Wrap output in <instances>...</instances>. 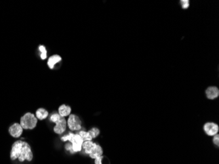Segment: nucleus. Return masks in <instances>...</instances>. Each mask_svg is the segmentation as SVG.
Segmentation results:
<instances>
[{"instance_id":"f257e3e1","label":"nucleus","mask_w":219,"mask_h":164,"mask_svg":"<svg viewBox=\"0 0 219 164\" xmlns=\"http://www.w3.org/2000/svg\"><path fill=\"white\" fill-rule=\"evenodd\" d=\"M10 158L12 160L18 159L21 162H23L25 160L31 162L33 159L31 147L26 142L20 140H16L12 145Z\"/></svg>"},{"instance_id":"f03ea898","label":"nucleus","mask_w":219,"mask_h":164,"mask_svg":"<svg viewBox=\"0 0 219 164\" xmlns=\"http://www.w3.org/2000/svg\"><path fill=\"white\" fill-rule=\"evenodd\" d=\"M61 140L62 141H67L68 140L72 143V150L73 152H78L82 150V145L83 143V140L82 139L78 133L73 134L71 132L68 133V135L63 136Z\"/></svg>"},{"instance_id":"7ed1b4c3","label":"nucleus","mask_w":219,"mask_h":164,"mask_svg":"<svg viewBox=\"0 0 219 164\" xmlns=\"http://www.w3.org/2000/svg\"><path fill=\"white\" fill-rule=\"evenodd\" d=\"M38 123L36 117L32 113L28 112L25 114L21 118V124L22 129H33L36 128Z\"/></svg>"},{"instance_id":"20e7f679","label":"nucleus","mask_w":219,"mask_h":164,"mask_svg":"<svg viewBox=\"0 0 219 164\" xmlns=\"http://www.w3.org/2000/svg\"><path fill=\"white\" fill-rule=\"evenodd\" d=\"M67 125L72 131H78L82 129V121L77 116L70 114L67 121Z\"/></svg>"},{"instance_id":"39448f33","label":"nucleus","mask_w":219,"mask_h":164,"mask_svg":"<svg viewBox=\"0 0 219 164\" xmlns=\"http://www.w3.org/2000/svg\"><path fill=\"white\" fill-rule=\"evenodd\" d=\"M203 130L205 133L209 136H215L218 134L219 127L217 123L213 122H207L203 125Z\"/></svg>"},{"instance_id":"423d86ee","label":"nucleus","mask_w":219,"mask_h":164,"mask_svg":"<svg viewBox=\"0 0 219 164\" xmlns=\"http://www.w3.org/2000/svg\"><path fill=\"white\" fill-rule=\"evenodd\" d=\"M56 125L54 127V131L56 134H62L66 131L67 122L65 117L60 116L59 119L56 123Z\"/></svg>"},{"instance_id":"0eeeda50","label":"nucleus","mask_w":219,"mask_h":164,"mask_svg":"<svg viewBox=\"0 0 219 164\" xmlns=\"http://www.w3.org/2000/svg\"><path fill=\"white\" fill-rule=\"evenodd\" d=\"M23 131V129L21 127V124L18 123H15L13 124L9 129V134L12 137H15V138H18V137H21Z\"/></svg>"},{"instance_id":"6e6552de","label":"nucleus","mask_w":219,"mask_h":164,"mask_svg":"<svg viewBox=\"0 0 219 164\" xmlns=\"http://www.w3.org/2000/svg\"><path fill=\"white\" fill-rule=\"evenodd\" d=\"M205 95H206L207 99L214 100L219 96V89L215 86L209 87L205 91Z\"/></svg>"},{"instance_id":"1a4fd4ad","label":"nucleus","mask_w":219,"mask_h":164,"mask_svg":"<svg viewBox=\"0 0 219 164\" xmlns=\"http://www.w3.org/2000/svg\"><path fill=\"white\" fill-rule=\"evenodd\" d=\"M102 154H103V150L102 148V147H101L99 145H98V144H96L95 146L94 147V148L92 150V151L90 152L89 155L92 159H96L98 157L102 156Z\"/></svg>"},{"instance_id":"9d476101","label":"nucleus","mask_w":219,"mask_h":164,"mask_svg":"<svg viewBox=\"0 0 219 164\" xmlns=\"http://www.w3.org/2000/svg\"><path fill=\"white\" fill-rule=\"evenodd\" d=\"M71 110L72 109L70 108V106L65 105H62L61 106H60V107L59 108V115L62 117L68 116L70 115Z\"/></svg>"},{"instance_id":"9b49d317","label":"nucleus","mask_w":219,"mask_h":164,"mask_svg":"<svg viewBox=\"0 0 219 164\" xmlns=\"http://www.w3.org/2000/svg\"><path fill=\"white\" fill-rule=\"evenodd\" d=\"M62 58L58 55H53L51 56H50L48 59V65L49 66V68L50 69H53L54 66H55V65L57 62H59L60 61H61Z\"/></svg>"},{"instance_id":"f8f14e48","label":"nucleus","mask_w":219,"mask_h":164,"mask_svg":"<svg viewBox=\"0 0 219 164\" xmlns=\"http://www.w3.org/2000/svg\"><path fill=\"white\" fill-rule=\"evenodd\" d=\"M97 143L93 142L92 141H84L82 145V148L85 150V152L87 154H89L90 152L92 151V150L95 146Z\"/></svg>"},{"instance_id":"ddd939ff","label":"nucleus","mask_w":219,"mask_h":164,"mask_svg":"<svg viewBox=\"0 0 219 164\" xmlns=\"http://www.w3.org/2000/svg\"><path fill=\"white\" fill-rule=\"evenodd\" d=\"M36 114L37 119L42 120V119H45V118H48L49 113L45 109L43 108H40L37 110Z\"/></svg>"},{"instance_id":"4468645a","label":"nucleus","mask_w":219,"mask_h":164,"mask_svg":"<svg viewBox=\"0 0 219 164\" xmlns=\"http://www.w3.org/2000/svg\"><path fill=\"white\" fill-rule=\"evenodd\" d=\"M78 135L82 137V139L83 140V141H92V138L90 136L88 131H81L78 133Z\"/></svg>"},{"instance_id":"2eb2a0df","label":"nucleus","mask_w":219,"mask_h":164,"mask_svg":"<svg viewBox=\"0 0 219 164\" xmlns=\"http://www.w3.org/2000/svg\"><path fill=\"white\" fill-rule=\"evenodd\" d=\"M88 133L90 136L91 137L92 139H95L97 137L99 136V135L100 134V130L97 128H93L91 130H89Z\"/></svg>"},{"instance_id":"dca6fc26","label":"nucleus","mask_w":219,"mask_h":164,"mask_svg":"<svg viewBox=\"0 0 219 164\" xmlns=\"http://www.w3.org/2000/svg\"><path fill=\"white\" fill-rule=\"evenodd\" d=\"M39 51H41V53H42L41 58L43 60L45 59L46 57H47V51H46L45 47L43 45H40L39 47Z\"/></svg>"},{"instance_id":"f3484780","label":"nucleus","mask_w":219,"mask_h":164,"mask_svg":"<svg viewBox=\"0 0 219 164\" xmlns=\"http://www.w3.org/2000/svg\"><path fill=\"white\" fill-rule=\"evenodd\" d=\"M60 118V116L59 115V114L55 113V114H53V115H51V116H50V121L53 122V123H56L59 119Z\"/></svg>"},{"instance_id":"a211bd4d","label":"nucleus","mask_w":219,"mask_h":164,"mask_svg":"<svg viewBox=\"0 0 219 164\" xmlns=\"http://www.w3.org/2000/svg\"><path fill=\"white\" fill-rule=\"evenodd\" d=\"M189 2L190 1H188V0H184V1L183 0H182V1H180L182 7H183V9H188L190 6Z\"/></svg>"},{"instance_id":"6ab92c4d","label":"nucleus","mask_w":219,"mask_h":164,"mask_svg":"<svg viewBox=\"0 0 219 164\" xmlns=\"http://www.w3.org/2000/svg\"><path fill=\"white\" fill-rule=\"evenodd\" d=\"M213 143L217 146H219V135H218V134H217V135H215L214 136Z\"/></svg>"},{"instance_id":"aec40b11","label":"nucleus","mask_w":219,"mask_h":164,"mask_svg":"<svg viewBox=\"0 0 219 164\" xmlns=\"http://www.w3.org/2000/svg\"><path fill=\"white\" fill-rule=\"evenodd\" d=\"M103 159V156H101L100 157H98L96 159H95V164H102V161Z\"/></svg>"},{"instance_id":"412c9836","label":"nucleus","mask_w":219,"mask_h":164,"mask_svg":"<svg viewBox=\"0 0 219 164\" xmlns=\"http://www.w3.org/2000/svg\"><path fill=\"white\" fill-rule=\"evenodd\" d=\"M66 149L67 150H69V151H70V152H71V153H74V152H73L72 145H66Z\"/></svg>"}]
</instances>
